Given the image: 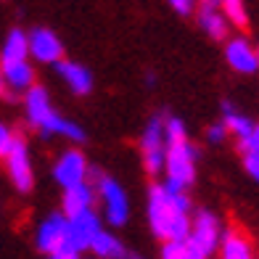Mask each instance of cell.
Here are the masks:
<instances>
[{
    "label": "cell",
    "instance_id": "obj_1",
    "mask_svg": "<svg viewBox=\"0 0 259 259\" xmlns=\"http://www.w3.org/2000/svg\"><path fill=\"white\" fill-rule=\"evenodd\" d=\"M191 201L183 191H172L167 185H151L148 191V222L156 238L164 243L188 241L191 235Z\"/></svg>",
    "mask_w": 259,
    "mask_h": 259
},
{
    "label": "cell",
    "instance_id": "obj_2",
    "mask_svg": "<svg viewBox=\"0 0 259 259\" xmlns=\"http://www.w3.org/2000/svg\"><path fill=\"white\" fill-rule=\"evenodd\" d=\"M196 156L198 151L196 146H191V140H172L167 143V161H164V172H167V188L172 191H183L191 188L196 180Z\"/></svg>",
    "mask_w": 259,
    "mask_h": 259
},
{
    "label": "cell",
    "instance_id": "obj_3",
    "mask_svg": "<svg viewBox=\"0 0 259 259\" xmlns=\"http://www.w3.org/2000/svg\"><path fill=\"white\" fill-rule=\"evenodd\" d=\"M96 175V188H98V196H101V204H103V214L109 220V225H124V220L130 217V198L124 193V188L116 183L114 178L103 172H93Z\"/></svg>",
    "mask_w": 259,
    "mask_h": 259
},
{
    "label": "cell",
    "instance_id": "obj_4",
    "mask_svg": "<svg viewBox=\"0 0 259 259\" xmlns=\"http://www.w3.org/2000/svg\"><path fill=\"white\" fill-rule=\"evenodd\" d=\"M140 151H143V164L151 175H159L167 161V122L154 116L148 122L143 140H140Z\"/></svg>",
    "mask_w": 259,
    "mask_h": 259
},
{
    "label": "cell",
    "instance_id": "obj_5",
    "mask_svg": "<svg viewBox=\"0 0 259 259\" xmlns=\"http://www.w3.org/2000/svg\"><path fill=\"white\" fill-rule=\"evenodd\" d=\"M188 243L201 254L209 256L214 254V249H220L222 243V228H220V220L211 214V211H198L193 225H191V235H188Z\"/></svg>",
    "mask_w": 259,
    "mask_h": 259
},
{
    "label": "cell",
    "instance_id": "obj_6",
    "mask_svg": "<svg viewBox=\"0 0 259 259\" xmlns=\"http://www.w3.org/2000/svg\"><path fill=\"white\" fill-rule=\"evenodd\" d=\"M6 159V169H8V178L14 183L21 193L32 191L34 185V175H32V161H29V148L24 143V138H14V146L8 148Z\"/></svg>",
    "mask_w": 259,
    "mask_h": 259
},
{
    "label": "cell",
    "instance_id": "obj_7",
    "mask_svg": "<svg viewBox=\"0 0 259 259\" xmlns=\"http://www.w3.org/2000/svg\"><path fill=\"white\" fill-rule=\"evenodd\" d=\"M34 241H37V249L45 251V254H53V251L61 249V246H66L69 243V217L64 211H56L48 220H42L37 225Z\"/></svg>",
    "mask_w": 259,
    "mask_h": 259
},
{
    "label": "cell",
    "instance_id": "obj_8",
    "mask_svg": "<svg viewBox=\"0 0 259 259\" xmlns=\"http://www.w3.org/2000/svg\"><path fill=\"white\" fill-rule=\"evenodd\" d=\"M88 178V161L79 151H66L58 156V161L53 164V180L66 191V188L82 185Z\"/></svg>",
    "mask_w": 259,
    "mask_h": 259
},
{
    "label": "cell",
    "instance_id": "obj_9",
    "mask_svg": "<svg viewBox=\"0 0 259 259\" xmlns=\"http://www.w3.org/2000/svg\"><path fill=\"white\" fill-rule=\"evenodd\" d=\"M101 235V220L96 211H82L77 217H69V246L77 251H88L93 241Z\"/></svg>",
    "mask_w": 259,
    "mask_h": 259
},
{
    "label": "cell",
    "instance_id": "obj_10",
    "mask_svg": "<svg viewBox=\"0 0 259 259\" xmlns=\"http://www.w3.org/2000/svg\"><path fill=\"white\" fill-rule=\"evenodd\" d=\"M24 109H27V122L32 127H37L40 133L48 130V124L56 119V114H58V111H53L48 93H45V88H40V85H34L32 90H27Z\"/></svg>",
    "mask_w": 259,
    "mask_h": 259
},
{
    "label": "cell",
    "instance_id": "obj_11",
    "mask_svg": "<svg viewBox=\"0 0 259 259\" xmlns=\"http://www.w3.org/2000/svg\"><path fill=\"white\" fill-rule=\"evenodd\" d=\"M29 56L40 64H58L64 58V45L51 29H32L29 32Z\"/></svg>",
    "mask_w": 259,
    "mask_h": 259
},
{
    "label": "cell",
    "instance_id": "obj_12",
    "mask_svg": "<svg viewBox=\"0 0 259 259\" xmlns=\"http://www.w3.org/2000/svg\"><path fill=\"white\" fill-rule=\"evenodd\" d=\"M225 58L235 72H241V74H254L259 69V53L246 37H233L225 48Z\"/></svg>",
    "mask_w": 259,
    "mask_h": 259
},
{
    "label": "cell",
    "instance_id": "obj_13",
    "mask_svg": "<svg viewBox=\"0 0 259 259\" xmlns=\"http://www.w3.org/2000/svg\"><path fill=\"white\" fill-rule=\"evenodd\" d=\"M220 259H256L249 235L238 228L225 230L222 233V243H220Z\"/></svg>",
    "mask_w": 259,
    "mask_h": 259
},
{
    "label": "cell",
    "instance_id": "obj_14",
    "mask_svg": "<svg viewBox=\"0 0 259 259\" xmlns=\"http://www.w3.org/2000/svg\"><path fill=\"white\" fill-rule=\"evenodd\" d=\"M93 201H96L93 185L82 183V185H74V188H66L64 191V214L66 217H77V214H82V211H90Z\"/></svg>",
    "mask_w": 259,
    "mask_h": 259
},
{
    "label": "cell",
    "instance_id": "obj_15",
    "mask_svg": "<svg viewBox=\"0 0 259 259\" xmlns=\"http://www.w3.org/2000/svg\"><path fill=\"white\" fill-rule=\"evenodd\" d=\"M56 69H58V74H61V79L77 93V96H88L93 90V74L85 66H79L74 61H58Z\"/></svg>",
    "mask_w": 259,
    "mask_h": 259
},
{
    "label": "cell",
    "instance_id": "obj_16",
    "mask_svg": "<svg viewBox=\"0 0 259 259\" xmlns=\"http://www.w3.org/2000/svg\"><path fill=\"white\" fill-rule=\"evenodd\" d=\"M3 66L6 82L14 93H27L34 88V69L29 61H11V64H0Z\"/></svg>",
    "mask_w": 259,
    "mask_h": 259
},
{
    "label": "cell",
    "instance_id": "obj_17",
    "mask_svg": "<svg viewBox=\"0 0 259 259\" xmlns=\"http://www.w3.org/2000/svg\"><path fill=\"white\" fill-rule=\"evenodd\" d=\"M29 56V34L21 29H11L8 37L3 40L0 48V64H11V61H27Z\"/></svg>",
    "mask_w": 259,
    "mask_h": 259
},
{
    "label": "cell",
    "instance_id": "obj_18",
    "mask_svg": "<svg viewBox=\"0 0 259 259\" xmlns=\"http://www.w3.org/2000/svg\"><path fill=\"white\" fill-rule=\"evenodd\" d=\"M198 24L211 40H225L230 29V21L220 8H201L198 11Z\"/></svg>",
    "mask_w": 259,
    "mask_h": 259
},
{
    "label": "cell",
    "instance_id": "obj_19",
    "mask_svg": "<svg viewBox=\"0 0 259 259\" xmlns=\"http://www.w3.org/2000/svg\"><path fill=\"white\" fill-rule=\"evenodd\" d=\"M90 249H93V254H96V259H127V251H124L122 241L116 238V235L106 233V230H101V235L93 241Z\"/></svg>",
    "mask_w": 259,
    "mask_h": 259
},
{
    "label": "cell",
    "instance_id": "obj_20",
    "mask_svg": "<svg viewBox=\"0 0 259 259\" xmlns=\"http://www.w3.org/2000/svg\"><path fill=\"white\" fill-rule=\"evenodd\" d=\"M222 124L228 127V133L238 135V140H246L254 130V122L246 119L243 114H235V109L230 103H222Z\"/></svg>",
    "mask_w": 259,
    "mask_h": 259
},
{
    "label": "cell",
    "instance_id": "obj_21",
    "mask_svg": "<svg viewBox=\"0 0 259 259\" xmlns=\"http://www.w3.org/2000/svg\"><path fill=\"white\" fill-rule=\"evenodd\" d=\"M161 259H206L201 256L188 241H169L161 249Z\"/></svg>",
    "mask_w": 259,
    "mask_h": 259
},
{
    "label": "cell",
    "instance_id": "obj_22",
    "mask_svg": "<svg viewBox=\"0 0 259 259\" xmlns=\"http://www.w3.org/2000/svg\"><path fill=\"white\" fill-rule=\"evenodd\" d=\"M222 14H225L228 21L235 24V27H246V21H249L246 8H243V0H222Z\"/></svg>",
    "mask_w": 259,
    "mask_h": 259
},
{
    "label": "cell",
    "instance_id": "obj_23",
    "mask_svg": "<svg viewBox=\"0 0 259 259\" xmlns=\"http://www.w3.org/2000/svg\"><path fill=\"white\" fill-rule=\"evenodd\" d=\"M243 167H246V172H249V178L259 183V154H254V151L243 154Z\"/></svg>",
    "mask_w": 259,
    "mask_h": 259
},
{
    "label": "cell",
    "instance_id": "obj_24",
    "mask_svg": "<svg viewBox=\"0 0 259 259\" xmlns=\"http://www.w3.org/2000/svg\"><path fill=\"white\" fill-rule=\"evenodd\" d=\"M241 148H243V154H249V151H254V154H259V122L254 124L251 135L246 138V140H241Z\"/></svg>",
    "mask_w": 259,
    "mask_h": 259
},
{
    "label": "cell",
    "instance_id": "obj_25",
    "mask_svg": "<svg viewBox=\"0 0 259 259\" xmlns=\"http://www.w3.org/2000/svg\"><path fill=\"white\" fill-rule=\"evenodd\" d=\"M14 138H16V135L11 133V130H8L3 122H0V156H6V154H8V148L14 146Z\"/></svg>",
    "mask_w": 259,
    "mask_h": 259
},
{
    "label": "cell",
    "instance_id": "obj_26",
    "mask_svg": "<svg viewBox=\"0 0 259 259\" xmlns=\"http://www.w3.org/2000/svg\"><path fill=\"white\" fill-rule=\"evenodd\" d=\"M225 135H228V127H225V124H211L209 133H206L209 143H222V140H225Z\"/></svg>",
    "mask_w": 259,
    "mask_h": 259
},
{
    "label": "cell",
    "instance_id": "obj_27",
    "mask_svg": "<svg viewBox=\"0 0 259 259\" xmlns=\"http://www.w3.org/2000/svg\"><path fill=\"white\" fill-rule=\"evenodd\" d=\"M169 6H172V11H178L180 16H188V14H193L196 0H169Z\"/></svg>",
    "mask_w": 259,
    "mask_h": 259
},
{
    "label": "cell",
    "instance_id": "obj_28",
    "mask_svg": "<svg viewBox=\"0 0 259 259\" xmlns=\"http://www.w3.org/2000/svg\"><path fill=\"white\" fill-rule=\"evenodd\" d=\"M48 259H79V251L74 249V246H61L58 251H53V254H48Z\"/></svg>",
    "mask_w": 259,
    "mask_h": 259
},
{
    "label": "cell",
    "instance_id": "obj_29",
    "mask_svg": "<svg viewBox=\"0 0 259 259\" xmlns=\"http://www.w3.org/2000/svg\"><path fill=\"white\" fill-rule=\"evenodd\" d=\"M0 98H14V90L8 88L6 74H3V66H0Z\"/></svg>",
    "mask_w": 259,
    "mask_h": 259
},
{
    "label": "cell",
    "instance_id": "obj_30",
    "mask_svg": "<svg viewBox=\"0 0 259 259\" xmlns=\"http://www.w3.org/2000/svg\"><path fill=\"white\" fill-rule=\"evenodd\" d=\"M201 8H222V0H201Z\"/></svg>",
    "mask_w": 259,
    "mask_h": 259
},
{
    "label": "cell",
    "instance_id": "obj_31",
    "mask_svg": "<svg viewBox=\"0 0 259 259\" xmlns=\"http://www.w3.org/2000/svg\"><path fill=\"white\" fill-rule=\"evenodd\" d=\"M127 259H143V256H138V254H127Z\"/></svg>",
    "mask_w": 259,
    "mask_h": 259
},
{
    "label": "cell",
    "instance_id": "obj_32",
    "mask_svg": "<svg viewBox=\"0 0 259 259\" xmlns=\"http://www.w3.org/2000/svg\"><path fill=\"white\" fill-rule=\"evenodd\" d=\"M256 53H259V45H256Z\"/></svg>",
    "mask_w": 259,
    "mask_h": 259
}]
</instances>
